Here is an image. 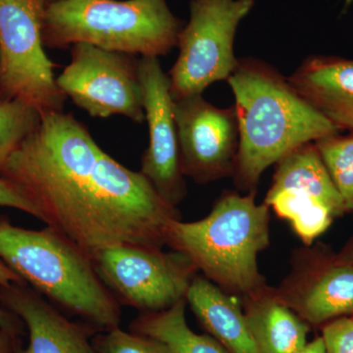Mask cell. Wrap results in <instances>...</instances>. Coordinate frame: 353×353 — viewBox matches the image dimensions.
Instances as JSON below:
<instances>
[{"mask_svg":"<svg viewBox=\"0 0 353 353\" xmlns=\"http://www.w3.org/2000/svg\"><path fill=\"white\" fill-rule=\"evenodd\" d=\"M43 1L46 6H48V4L55 3V2L61 1V0H43Z\"/></svg>","mask_w":353,"mask_h":353,"instance_id":"obj_28","label":"cell"},{"mask_svg":"<svg viewBox=\"0 0 353 353\" xmlns=\"http://www.w3.org/2000/svg\"><path fill=\"white\" fill-rule=\"evenodd\" d=\"M132 332L162 341L174 353H228L214 338L194 333L185 320V299L158 312H145Z\"/></svg>","mask_w":353,"mask_h":353,"instance_id":"obj_17","label":"cell"},{"mask_svg":"<svg viewBox=\"0 0 353 353\" xmlns=\"http://www.w3.org/2000/svg\"><path fill=\"white\" fill-rule=\"evenodd\" d=\"M332 181L347 211L353 212V132H341L315 141Z\"/></svg>","mask_w":353,"mask_h":353,"instance_id":"obj_19","label":"cell"},{"mask_svg":"<svg viewBox=\"0 0 353 353\" xmlns=\"http://www.w3.org/2000/svg\"><path fill=\"white\" fill-rule=\"evenodd\" d=\"M303 318L321 324L353 312V267L330 269L311 285L299 301Z\"/></svg>","mask_w":353,"mask_h":353,"instance_id":"obj_18","label":"cell"},{"mask_svg":"<svg viewBox=\"0 0 353 353\" xmlns=\"http://www.w3.org/2000/svg\"><path fill=\"white\" fill-rule=\"evenodd\" d=\"M16 334L0 328V353H19L16 350Z\"/></svg>","mask_w":353,"mask_h":353,"instance_id":"obj_26","label":"cell"},{"mask_svg":"<svg viewBox=\"0 0 353 353\" xmlns=\"http://www.w3.org/2000/svg\"><path fill=\"white\" fill-rule=\"evenodd\" d=\"M139 73L150 134L139 172L152 183L159 196L175 208L185 199L187 188L181 166L170 80L158 57L139 58Z\"/></svg>","mask_w":353,"mask_h":353,"instance_id":"obj_12","label":"cell"},{"mask_svg":"<svg viewBox=\"0 0 353 353\" xmlns=\"http://www.w3.org/2000/svg\"><path fill=\"white\" fill-rule=\"evenodd\" d=\"M38 208L41 222L94 261L103 250L161 248L174 206L141 172L104 152L72 113H41L0 169Z\"/></svg>","mask_w":353,"mask_h":353,"instance_id":"obj_1","label":"cell"},{"mask_svg":"<svg viewBox=\"0 0 353 353\" xmlns=\"http://www.w3.org/2000/svg\"><path fill=\"white\" fill-rule=\"evenodd\" d=\"M92 343L97 353H174L162 341L134 332L128 333L119 327L99 334Z\"/></svg>","mask_w":353,"mask_h":353,"instance_id":"obj_21","label":"cell"},{"mask_svg":"<svg viewBox=\"0 0 353 353\" xmlns=\"http://www.w3.org/2000/svg\"><path fill=\"white\" fill-rule=\"evenodd\" d=\"M326 353H353V318L341 317L323 330Z\"/></svg>","mask_w":353,"mask_h":353,"instance_id":"obj_22","label":"cell"},{"mask_svg":"<svg viewBox=\"0 0 353 353\" xmlns=\"http://www.w3.org/2000/svg\"><path fill=\"white\" fill-rule=\"evenodd\" d=\"M166 243L211 280L252 294L262 285L257 256L269 243L268 206L257 204L253 194H227L203 219L172 221Z\"/></svg>","mask_w":353,"mask_h":353,"instance_id":"obj_5","label":"cell"},{"mask_svg":"<svg viewBox=\"0 0 353 353\" xmlns=\"http://www.w3.org/2000/svg\"><path fill=\"white\" fill-rule=\"evenodd\" d=\"M245 315L261 353H296L307 343V323L283 303L255 301Z\"/></svg>","mask_w":353,"mask_h":353,"instance_id":"obj_16","label":"cell"},{"mask_svg":"<svg viewBox=\"0 0 353 353\" xmlns=\"http://www.w3.org/2000/svg\"><path fill=\"white\" fill-rule=\"evenodd\" d=\"M94 265L118 303L145 312L165 310L185 299L197 270L183 253L145 246L108 248Z\"/></svg>","mask_w":353,"mask_h":353,"instance_id":"obj_8","label":"cell"},{"mask_svg":"<svg viewBox=\"0 0 353 353\" xmlns=\"http://www.w3.org/2000/svg\"><path fill=\"white\" fill-rule=\"evenodd\" d=\"M0 206L18 209L41 221V212L34 202L12 181L0 176Z\"/></svg>","mask_w":353,"mask_h":353,"instance_id":"obj_23","label":"cell"},{"mask_svg":"<svg viewBox=\"0 0 353 353\" xmlns=\"http://www.w3.org/2000/svg\"><path fill=\"white\" fill-rule=\"evenodd\" d=\"M227 82L240 132L234 175L243 190L254 189L268 167L299 146L341 132L266 62L239 59Z\"/></svg>","mask_w":353,"mask_h":353,"instance_id":"obj_2","label":"cell"},{"mask_svg":"<svg viewBox=\"0 0 353 353\" xmlns=\"http://www.w3.org/2000/svg\"><path fill=\"white\" fill-rule=\"evenodd\" d=\"M182 21L167 0H61L44 9V46L85 43L102 50L159 57L178 46Z\"/></svg>","mask_w":353,"mask_h":353,"instance_id":"obj_4","label":"cell"},{"mask_svg":"<svg viewBox=\"0 0 353 353\" xmlns=\"http://www.w3.org/2000/svg\"><path fill=\"white\" fill-rule=\"evenodd\" d=\"M43 0H0V94L39 113L63 111L67 97L44 51Z\"/></svg>","mask_w":353,"mask_h":353,"instance_id":"obj_6","label":"cell"},{"mask_svg":"<svg viewBox=\"0 0 353 353\" xmlns=\"http://www.w3.org/2000/svg\"><path fill=\"white\" fill-rule=\"evenodd\" d=\"M277 164L265 204L289 220L306 243H312L347 211L340 192L315 143L299 146Z\"/></svg>","mask_w":353,"mask_h":353,"instance_id":"obj_10","label":"cell"},{"mask_svg":"<svg viewBox=\"0 0 353 353\" xmlns=\"http://www.w3.org/2000/svg\"><path fill=\"white\" fill-rule=\"evenodd\" d=\"M287 79L297 94L334 126L353 132V60L313 55Z\"/></svg>","mask_w":353,"mask_h":353,"instance_id":"obj_14","label":"cell"},{"mask_svg":"<svg viewBox=\"0 0 353 353\" xmlns=\"http://www.w3.org/2000/svg\"><path fill=\"white\" fill-rule=\"evenodd\" d=\"M183 175L205 183L234 174L240 145L234 105L218 108L202 94L174 101Z\"/></svg>","mask_w":353,"mask_h":353,"instance_id":"obj_11","label":"cell"},{"mask_svg":"<svg viewBox=\"0 0 353 353\" xmlns=\"http://www.w3.org/2000/svg\"><path fill=\"white\" fill-rule=\"evenodd\" d=\"M296 353H326V347H325L324 340L322 336L316 339L311 343H306L301 350Z\"/></svg>","mask_w":353,"mask_h":353,"instance_id":"obj_27","label":"cell"},{"mask_svg":"<svg viewBox=\"0 0 353 353\" xmlns=\"http://www.w3.org/2000/svg\"><path fill=\"white\" fill-rule=\"evenodd\" d=\"M2 303L27 327L29 343L19 353H97L85 329L70 321L26 284L0 287Z\"/></svg>","mask_w":353,"mask_h":353,"instance_id":"obj_13","label":"cell"},{"mask_svg":"<svg viewBox=\"0 0 353 353\" xmlns=\"http://www.w3.org/2000/svg\"><path fill=\"white\" fill-rule=\"evenodd\" d=\"M185 301L228 353H261L240 306L206 279L196 277Z\"/></svg>","mask_w":353,"mask_h":353,"instance_id":"obj_15","label":"cell"},{"mask_svg":"<svg viewBox=\"0 0 353 353\" xmlns=\"http://www.w3.org/2000/svg\"><path fill=\"white\" fill-rule=\"evenodd\" d=\"M21 320L2 303L0 297V328L17 336L20 332Z\"/></svg>","mask_w":353,"mask_h":353,"instance_id":"obj_24","label":"cell"},{"mask_svg":"<svg viewBox=\"0 0 353 353\" xmlns=\"http://www.w3.org/2000/svg\"><path fill=\"white\" fill-rule=\"evenodd\" d=\"M255 0H190V20L179 34V55L168 73L173 101L202 94L227 81L238 65L234 43Z\"/></svg>","mask_w":353,"mask_h":353,"instance_id":"obj_7","label":"cell"},{"mask_svg":"<svg viewBox=\"0 0 353 353\" xmlns=\"http://www.w3.org/2000/svg\"><path fill=\"white\" fill-rule=\"evenodd\" d=\"M41 113L20 101H0V169L38 125Z\"/></svg>","mask_w":353,"mask_h":353,"instance_id":"obj_20","label":"cell"},{"mask_svg":"<svg viewBox=\"0 0 353 353\" xmlns=\"http://www.w3.org/2000/svg\"><path fill=\"white\" fill-rule=\"evenodd\" d=\"M0 260L39 294L92 326L119 327L120 304L94 261L50 227L27 230L0 218Z\"/></svg>","mask_w":353,"mask_h":353,"instance_id":"obj_3","label":"cell"},{"mask_svg":"<svg viewBox=\"0 0 353 353\" xmlns=\"http://www.w3.org/2000/svg\"><path fill=\"white\" fill-rule=\"evenodd\" d=\"M13 284L23 285L26 283L0 260V287L6 288Z\"/></svg>","mask_w":353,"mask_h":353,"instance_id":"obj_25","label":"cell"},{"mask_svg":"<svg viewBox=\"0 0 353 353\" xmlns=\"http://www.w3.org/2000/svg\"><path fill=\"white\" fill-rule=\"evenodd\" d=\"M136 55L92 44L71 46V61L57 79L58 88L92 118L122 115L145 122L143 88Z\"/></svg>","mask_w":353,"mask_h":353,"instance_id":"obj_9","label":"cell"}]
</instances>
